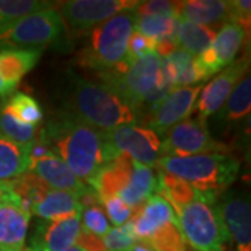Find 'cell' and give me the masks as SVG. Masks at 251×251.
<instances>
[{"mask_svg":"<svg viewBox=\"0 0 251 251\" xmlns=\"http://www.w3.org/2000/svg\"><path fill=\"white\" fill-rule=\"evenodd\" d=\"M64 110L102 133L119 126L135 125L138 113L108 85L74 73L69 74Z\"/></svg>","mask_w":251,"mask_h":251,"instance_id":"obj_2","label":"cell"},{"mask_svg":"<svg viewBox=\"0 0 251 251\" xmlns=\"http://www.w3.org/2000/svg\"><path fill=\"white\" fill-rule=\"evenodd\" d=\"M137 240L130 222L123 226L112 227L108 233L102 237V243L106 251H130Z\"/></svg>","mask_w":251,"mask_h":251,"instance_id":"obj_32","label":"cell"},{"mask_svg":"<svg viewBox=\"0 0 251 251\" xmlns=\"http://www.w3.org/2000/svg\"><path fill=\"white\" fill-rule=\"evenodd\" d=\"M251 109V78L247 74L226 99L221 112V119L225 122H239L250 115Z\"/></svg>","mask_w":251,"mask_h":251,"instance_id":"obj_26","label":"cell"},{"mask_svg":"<svg viewBox=\"0 0 251 251\" xmlns=\"http://www.w3.org/2000/svg\"><path fill=\"white\" fill-rule=\"evenodd\" d=\"M158 190V177L151 168L133 162V172L126 187L117 194L127 205L140 209Z\"/></svg>","mask_w":251,"mask_h":251,"instance_id":"obj_21","label":"cell"},{"mask_svg":"<svg viewBox=\"0 0 251 251\" xmlns=\"http://www.w3.org/2000/svg\"><path fill=\"white\" fill-rule=\"evenodd\" d=\"M9 112L17 119L18 122L28 126H35L42 122L44 110L34 97L28 95L25 92H16L11 95L9 100L4 103Z\"/></svg>","mask_w":251,"mask_h":251,"instance_id":"obj_28","label":"cell"},{"mask_svg":"<svg viewBox=\"0 0 251 251\" xmlns=\"http://www.w3.org/2000/svg\"><path fill=\"white\" fill-rule=\"evenodd\" d=\"M97 77L102 84L115 91L137 113L144 105H155L173 90L163 75L162 57L156 52L130 64L123 74H99Z\"/></svg>","mask_w":251,"mask_h":251,"instance_id":"obj_5","label":"cell"},{"mask_svg":"<svg viewBox=\"0 0 251 251\" xmlns=\"http://www.w3.org/2000/svg\"><path fill=\"white\" fill-rule=\"evenodd\" d=\"M179 230L184 243L196 251H225L229 242L218 206L200 198L176 212Z\"/></svg>","mask_w":251,"mask_h":251,"instance_id":"obj_7","label":"cell"},{"mask_svg":"<svg viewBox=\"0 0 251 251\" xmlns=\"http://www.w3.org/2000/svg\"><path fill=\"white\" fill-rule=\"evenodd\" d=\"M133 162L127 153H120L113 161L103 165L87 183L98 194L100 204L105 200L117 196L126 187L133 172Z\"/></svg>","mask_w":251,"mask_h":251,"instance_id":"obj_19","label":"cell"},{"mask_svg":"<svg viewBox=\"0 0 251 251\" xmlns=\"http://www.w3.org/2000/svg\"><path fill=\"white\" fill-rule=\"evenodd\" d=\"M229 239L237 251H251V206L247 194L229 193L218 206Z\"/></svg>","mask_w":251,"mask_h":251,"instance_id":"obj_16","label":"cell"},{"mask_svg":"<svg viewBox=\"0 0 251 251\" xmlns=\"http://www.w3.org/2000/svg\"><path fill=\"white\" fill-rule=\"evenodd\" d=\"M11 190L10 181H0V197H3L6 193H9Z\"/></svg>","mask_w":251,"mask_h":251,"instance_id":"obj_39","label":"cell"},{"mask_svg":"<svg viewBox=\"0 0 251 251\" xmlns=\"http://www.w3.org/2000/svg\"><path fill=\"white\" fill-rule=\"evenodd\" d=\"M227 148L211 137L205 120L186 119L172 127L161 141V156H194L206 153H226Z\"/></svg>","mask_w":251,"mask_h":251,"instance_id":"obj_9","label":"cell"},{"mask_svg":"<svg viewBox=\"0 0 251 251\" xmlns=\"http://www.w3.org/2000/svg\"><path fill=\"white\" fill-rule=\"evenodd\" d=\"M202 84L179 87L171 90L155 105L151 106V113L147 120L150 130L159 135H165L172 127L188 119L194 110Z\"/></svg>","mask_w":251,"mask_h":251,"instance_id":"obj_12","label":"cell"},{"mask_svg":"<svg viewBox=\"0 0 251 251\" xmlns=\"http://www.w3.org/2000/svg\"><path fill=\"white\" fill-rule=\"evenodd\" d=\"M227 21L236 23L244 29H250L251 1L250 0H230L227 1Z\"/></svg>","mask_w":251,"mask_h":251,"instance_id":"obj_36","label":"cell"},{"mask_svg":"<svg viewBox=\"0 0 251 251\" xmlns=\"http://www.w3.org/2000/svg\"><path fill=\"white\" fill-rule=\"evenodd\" d=\"M249 66V56L244 54L240 59L233 60L227 67H225L224 72L216 74L212 81L202 87L200 92L201 95H198L194 106L198 113V119L206 120V117L214 115L224 106L226 99L229 98L236 85L246 77Z\"/></svg>","mask_w":251,"mask_h":251,"instance_id":"obj_13","label":"cell"},{"mask_svg":"<svg viewBox=\"0 0 251 251\" xmlns=\"http://www.w3.org/2000/svg\"><path fill=\"white\" fill-rule=\"evenodd\" d=\"M105 140L115 156L127 153L133 161L148 168L156 166L161 158V138L147 127L119 126L105 133Z\"/></svg>","mask_w":251,"mask_h":251,"instance_id":"obj_10","label":"cell"},{"mask_svg":"<svg viewBox=\"0 0 251 251\" xmlns=\"http://www.w3.org/2000/svg\"><path fill=\"white\" fill-rule=\"evenodd\" d=\"M215 35L216 32L214 28L177 18V29H176L177 48L186 50L194 57L202 53L211 46L215 39Z\"/></svg>","mask_w":251,"mask_h":251,"instance_id":"obj_24","label":"cell"},{"mask_svg":"<svg viewBox=\"0 0 251 251\" xmlns=\"http://www.w3.org/2000/svg\"><path fill=\"white\" fill-rule=\"evenodd\" d=\"M159 169L184 180L196 188L205 201L214 204L233 183L240 163L227 153H206L194 156H161Z\"/></svg>","mask_w":251,"mask_h":251,"instance_id":"obj_4","label":"cell"},{"mask_svg":"<svg viewBox=\"0 0 251 251\" xmlns=\"http://www.w3.org/2000/svg\"><path fill=\"white\" fill-rule=\"evenodd\" d=\"M53 6V1L41 0H0V25Z\"/></svg>","mask_w":251,"mask_h":251,"instance_id":"obj_30","label":"cell"},{"mask_svg":"<svg viewBox=\"0 0 251 251\" xmlns=\"http://www.w3.org/2000/svg\"><path fill=\"white\" fill-rule=\"evenodd\" d=\"M128 222L131 225L135 237L147 242L165 226L177 224V215L173 206L165 198L155 194L140 209H137L134 216Z\"/></svg>","mask_w":251,"mask_h":251,"instance_id":"obj_18","label":"cell"},{"mask_svg":"<svg viewBox=\"0 0 251 251\" xmlns=\"http://www.w3.org/2000/svg\"><path fill=\"white\" fill-rule=\"evenodd\" d=\"M137 0H69L57 3L64 28L73 35H87L116 14L137 9Z\"/></svg>","mask_w":251,"mask_h":251,"instance_id":"obj_8","label":"cell"},{"mask_svg":"<svg viewBox=\"0 0 251 251\" xmlns=\"http://www.w3.org/2000/svg\"><path fill=\"white\" fill-rule=\"evenodd\" d=\"M29 147L14 143L0 133V181H11L28 171Z\"/></svg>","mask_w":251,"mask_h":251,"instance_id":"obj_23","label":"cell"},{"mask_svg":"<svg viewBox=\"0 0 251 251\" xmlns=\"http://www.w3.org/2000/svg\"><path fill=\"white\" fill-rule=\"evenodd\" d=\"M130 251H155V249H153L150 243L137 239L134 244H133V247L130 249Z\"/></svg>","mask_w":251,"mask_h":251,"instance_id":"obj_38","label":"cell"},{"mask_svg":"<svg viewBox=\"0 0 251 251\" xmlns=\"http://www.w3.org/2000/svg\"><path fill=\"white\" fill-rule=\"evenodd\" d=\"M27 172L42 180L49 188L69 191L75 194L80 200L90 190V186L77 177L70 171V168L56 155L29 162Z\"/></svg>","mask_w":251,"mask_h":251,"instance_id":"obj_17","label":"cell"},{"mask_svg":"<svg viewBox=\"0 0 251 251\" xmlns=\"http://www.w3.org/2000/svg\"><path fill=\"white\" fill-rule=\"evenodd\" d=\"M102 204L105 205L108 218L112 221V224L116 225V227L127 224L137 212V209L130 208L122 198L117 197V196L105 200Z\"/></svg>","mask_w":251,"mask_h":251,"instance_id":"obj_34","label":"cell"},{"mask_svg":"<svg viewBox=\"0 0 251 251\" xmlns=\"http://www.w3.org/2000/svg\"><path fill=\"white\" fill-rule=\"evenodd\" d=\"M64 24L56 7L41 10L0 25V50L45 49L64 35Z\"/></svg>","mask_w":251,"mask_h":251,"instance_id":"obj_6","label":"cell"},{"mask_svg":"<svg viewBox=\"0 0 251 251\" xmlns=\"http://www.w3.org/2000/svg\"><path fill=\"white\" fill-rule=\"evenodd\" d=\"M81 229L102 239L112 227L102 206L90 205L85 206L81 212Z\"/></svg>","mask_w":251,"mask_h":251,"instance_id":"obj_31","label":"cell"},{"mask_svg":"<svg viewBox=\"0 0 251 251\" xmlns=\"http://www.w3.org/2000/svg\"><path fill=\"white\" fill-rule=\"evenodd\" d=\"M75 246H78L82 251H106L100 237L90 233L84 229H81Z\"/></svg>","mask_w":251,"mask_h":251,"instance_id":"obj_37","label":"cell"},{"mask_svg":"<svg viewBox=\"0 0 251 251\" xmlns=\"http://www.w3.org/2000/svg\"><path fill=\"white\" fill-rule=\"evenodd\" d=\"M156 194L165 198L173 206L175 212H177L180 208L186 206L190 202L202 198L197 190L191 187L184 180L179 179L173 175H169V173H165L161 169H159V175H158Z\"/></svg>","mask_w":251,"mask_h":251,"instance_id":"obj_25","label":"cell"},{"mask_svg":"<svg viewBox=\"0 0 251 251\" xmlns=\"http://www.w3.org/2000/svg\"><path fill=\"white\" fill-rule=\"evenodd\" d=\"M134 10L109 18L87 34V41L77 54L78 66L95 72V75H119L128 69L126 54L128 39L135 29Z\"/></svg>","mask_w":251,"mask_h":251,"instance_id":"obj_3","label":"cell"},{"mask_svg":"<svg viewBox=\"0 0 251 251\" xmlns=\"http://www.w3.org/2000/svg\"><path fill=\"white\" fill-rule=\"evenodd\" d=\"M64 251H82L78 247V246H73V247H70V249H67V250H64Z\"/></svg>","mask_w":251,"mask_h":251,"instance_id":"obj_40","label":"cell"},{"mask_svg":"<svg viewBox=\"0 0 251 251\" xmlns=\"http://www.w3.org/2000/svg\"><path fill=\"white\" fill-rule=\"evenodd\" d=\"M177 17L171 16H143L137 17L135 31L153 39L156 44L161 41H176Z\"/></svg>","mask_w":251,"mask_h":251,"instance_id":"obj_27","label":"cell"},{"mask_svg":"<svg viewBox=\"0 0 251 251\" xmlns=\"http://www.w3.org/2000/svg\"><path fill=\"white\" fill-rule=\"evenodd\" d=\"M45 49H7L0 50V82L10 95L39 62Z\"/></svg>","mask_w":251,"mask_h":251,"instance_id":"obj_20","label":"cell"},{"mask_svg":"<svg viewBox=\"0 0 251 251\" xmlns=\"http://www.w3.org/2000/svg\"><path fill=\"white\" fill-rule=\"evenodd\" d=\"M153 52H156V42L134 29L131 36H130V39H128L126 64L130 66V64L137 62L138 59H141L147 54L153 53Z\"/></svg>","mask_w":251,"mask_h":251,"instance_id":"obj_33","label":"cell"},{"mask_svg":"<svg viewBox=\"0 0 251 251\" xmlns=\"http://www.w3.org/2000/svg\"><path fill=\"white\" fill-rule=\"evenodd\" d=\"M176 17L209 27L227 20V1L187 0L176 1Z\"/></svg>","mask_w":251,"mask_h":251,"instance_id":"obj_22","label":"cell"},{"mask_svg":"<svg viewBox=\"0 0 251 251\" xmlns=\"http://www.w3.org/2000/svg\"><path fill=\"white\" fill-rule=\"evenodd\" d=\"M137 17L143 16H171L176 17V1L166 0H151V1H140L134 10Z\"/></svg>","mask_w":251,"mask_h":251,"instance_id":"obj_35","label":"cell"},{"mask_svg":"<svg viewBox=\"0 0 251 251\" xmlns=\"http://www.w3.org/2000/svg\"><path fill=\"white\" fill-rule=\"evenodd\" d=\"M38 135L77 177L87 183L103 165L117 158L109 148L105 133L67 112L50 117Z\"/></svg>","mask_w":251,"mask_h":251,"instance_id":"obj_1","label":"cell"},{"mask_svg":"<svg viewBox=\"0 0 251 251\" xmlns=\"http://www.w3.org/2000/svg\"><path fill=\"white\" fill-rule=\"evenodd\" d=\"M81 232V214L36 224L29 246L24 251H64L75 246Z\"/></svg>","mask_w":251,"mask_h":251,"instance_id":"obj_15","label":"cell"},{"mask_svg":"<svg viewBox=\"0 0 251 251\" xmlns=\"http://www.w3.org/2000/svg\"><path fill=\"white\" fill-rule=\"evenodd\" d=\"M31 214L13 191L0 197V251H24Z\"/></svg>","mask_w":251,"mask_h":251,"instance_id":"obj_14","label":"cell"},{"mask_svg":"<svg viewBox=\"0 0 251 251\" xmlns=\"http://www.w3.org/2000/svg\"><path fill=\"white\" fill-rule=\"evenodd\" d=\"M0 133L14 143L31 145L35 141L38 130L35 126H28L18 122L4 105L0 106Z\"/></svg>","mask_w":251,"mask_h":251,"instance_id":"obj_29","label":"cell"},{"mask_svg":"<svg viewBox=\"0 0 251 251\" xmlns=\"http://www.w3.org/2000/svg\"><path fill=\"white\" fill-rule=\"evenodd\" d=\"M244 41L246 29L236 23L226 21L211 46L194 57V66L201 82L211 78L233 62Z\"/></svg>","mask_w":251,"mask_h":251,"instance_id":"obj_11","label":"cell"}]
</instances>
